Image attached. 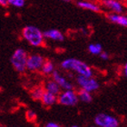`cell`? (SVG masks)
Masks as SVG:
<instances>
[{"label":"cell","instance_id":"ac0fdd59","mask_svg":"<svg viewBox=\"0 0 127 127\" xmlns=\"http://www.w3.org/2000/svg\"><path fill=\"white\" fill-rule=\"evenodd\" d=\"M88 50L93 55H100L102 53V45L100 44H91L88 46Z\"/></svg>","mask_w":127,"mask_h":127},{"label":"cell","instance_id":"8992f818","mask_svg":"<svg viewBox=\"0 0 127 127\" xmlns=\"http://www.w3.org/2000/svg\"><path fill=\"white\" fill-rule=\"evenodd\" d=\"M77 84L80 85V87L87 90L89 92H94L99 88V83L92 77H87L82 74H79L76 78Z\"/></svg>","mask_w":127,"mask_h":127},{"label":"cell","instance_id":"ba28073f","mask_svg":"<svg viewBox=\"0 0 127 127\" xmlns=\"http://www.w3.org/2000/svg\"><path fill=\"white\" fill-rule=\"evenodd\" d=\"M53 79L58 83L59 85H60L63 89H64V90L73 89V85H72L70 82H68L63 75H61V74H59V72H57V71L53 72Z\"/></svg>","mask_w":127,"mask_h":127},{"label":"cell","instance_id":"4fadbf2b","mask_svg":"<svg viewBox=\"0 0 127 127\" xmlns=\"http://www.w3.org/2000/svg\"><path fill=\"white\" fill-rule=\"evenodd\" d=\"M108 18L114 23L122 26V27H127V16H121V15H117V14H113V15H109Z\"/></svg>","mask_w":127,"mask_h":127},{"label":"cell","instance_id":"44dd1931","mask_svg":"<svg viewBox=\"0 0 127 127\" xmlns=\"http://www.w3.org/2000/svg\"><path fill=\"white\" fill-rule=\"evenodd\" d=\"M100 57L102 59H103V60H108L109 59V55L107 53H101L100 54Z\"/></svg>","mask_w":127,"mask_h":127},{"label":"cell","instance_id":"7a4b0ae2","mask_svg":"<svg viewBox=\"0 0 127 127\" xmlns=\"http://www.w3.org/2000/svg\"><path fill=\"white\" fill-rule=\"evenodd\" d=\"M23 36L33 46H40L44 42V33L34 26H27L23 29Z\"/></svg>","mask_w":127,"mask_h":127},{"label":"cell","instance_id":"30bf717a","mask_svg":"<svg viewBox=\"0 0 127 127\" xmlns=\"http://www.w3.org/2000/svg\"><path fill=\"white\" fill-rule=\"evenodd\" d=\"M57 101H58V98H57L56 95L50 93V92H47V91H45L42 97V103L46 106L53 105Z\"/></svg>","mask_w":127,"mask_h":127},{"label":"cell","instance_id":"52a82bcc","mask_svg":"<svg viewBox=\"0 0 127 127\" xmlns=\"http://www.w3.org/2000/svg\"><path fill=\"white\" fill-rule=\"evenodd\" d=\"M45 63L44 57L39 55H32L28 56L27 64V69L29 71H37L42 68L43 64Z\"/></svg>","mask_w":127,"mask_h":127},{"label":"cell","instance_id":"8fae6325","mask_svg":"<svg viewBox=\"0 0 127 127\" xmlns=\"http://www.w3.org/2000/svg\"><path fill=\"white\" fill-rule=\"evenodd\" d=\"M45 91L47 92H50L52 94H55V95H59L60 94V89H61V86L59 85V84L55 80H52V81H48L45 84Z\"/></svg>","mask_w":127,"mask_h":127},{"label":"cell","instance_id":"603a6c76","mask_svg":"<svg viewBox=\"0 0 127 127\" xmlns=\"http://www.w3.org/2000/svg\"><path fill=\"white\" fill-rule=\"evenodd\" d=\"M0 4L3 6H5V5H8V0H0Z\"/></svg>","mask_w":127,"mask_h":127},{"label":"cell","instance_id":"9a60e30c","mask_svg":"<svg viewBox=\"0 0 127 127\" xmlns=\"http://www.w3.org/2000/svg\"><path fill=\"white\" fill-rule=\"evenodd\" d=\"M78 97H79L80 101L85 102V103H90L91 101L93 100L91 92H89L87 90H85L83 88L79 91V93H78Z\"/></svg>","mask_w":127,"mask_h":127},{"label":"cell","instance_id":"3957f363","mask_svg":"<svg viewBox=\"0 0 127 127\" xmlns=\"http://www.w3.org/2000/svg\"><path fill=\"white\" fill-rule=\"evenodd\" d=\"M27 59H28V56L27 52L22 48H18L14 52L11 56L10 63L16 71L19 73H23L27 69Z\"/></svg>","mask_w":127,"mask_h":127},{"label":"cell","instance_id":"d4e9b609","mask_svg":"<svg viewBox=\"0 0 127 127\" xmlns=\"http://www.w3.org/2000/svg\"><path fill=\"white\" fill-rule=\"evenodd\" d=\"M64 1H70V0H64Z\"/></svg>","mask_w":127,"mask_h":127},{"label":"cell","instance_id":"cb8c5ba5","mask_svg":"<svg viewBox=\"0 0 127 127\" xmlns=\"http://www.w3.org/2000/svg\"><path fill=\"white\" fill-rule=\"evenodd\" d=\"M124 72H125V75L127 77V63L125 64V68H124Z\"/></svg>","mask_w":127,"mask_h":127},{"label":"cell","instance_id":"5b68a950","mask_svg":"<svg viewBox=\"0 0 127 127\" xmlns=\"http://www.w3.org/2000/svg\"><path fill=\"white\" fill-rule=\"evenodd\" d=\"M79 100L78 95L75 94L73 89L64 90L62 94H60L58 96V102L63 105L66 106H74L75 105Z\"/></svg>","mask_w":127,"mask_h":127},{"label":"cell","instance_id":"d6986e66","mask_svg":"<svg viewBox=\"0 0 127 127\" xmlns=\"http://www.w3.org/2000/svg\"><path fill=\"white\" fill-rule=\"evenodd\" d=\"M8 4L16 7H22L25 5V0H8Z\"/></svg>","mask_w":127,"mask_h":127},{"label":"cell","instance_id":"e0dca14e","mask_svg":"<svg viewBox=\"0 0 127 127\" xmlns=\"http://www.w3.org/2000/svg\"><path fill=\"white\" fill-rule=\"evenodd\" d=\"M42 72L45 74H53L54 72V64L50 61H46L44 63L42 68H41Z\"/></svg>","mask_w":127,"mask_h":127},{"label":"cell","instance_id":"7402d4cb","mask_svg":"<svg viewBox=\"0 0 127 127\" xmlns=\"http://www.w3.org/2000/svg\"><path fill=\"white\" fill-rule=\"evenodd\" d=\"M45 126L46 127H59V125H57V124H56V123L50 122V123H47Z\"/></svg>","mask_w":127,"mask_h":127},{"label":"cell","instance_id":"ffe728a7","mask_svg":"<svg viewBox=\"0 0 127 127\" xmlns=\"http://www.w3.org/2000/svg\"><path fill=\"white\" fill-rule=\"evenodd\" d=\"M27 118L29 121H34L35 118H36V114H35V113L34 112H33V111H27Z\"/></svg>","mask_w":127,"mask_h":127},{"label":"cell","instance_id":"5bb4252c","mask_svg":"<svg viewBox=\"0 0 127 127\" xmlns=\"http://www.w3.org/2000/svg\"><path fill=\"white\" fill-rule=\"evenodd\" d=\"M77 5L82 8H85V9L94 11V12H98L100 10L98 5H95V4L91 2H86V1H79V2H77Z\"/></svg>","mask_w":127,"mask_h":127},{"label":"cell","instance_id":"9c48e42d","mask_svg":"<svg viewBox=\"0 0 127 127\" xmlns=\"http://www.w3.org/2000/svg\"><path fill=\"white\" fill-rule=\"evenodd\" d=\"M44 35L45 38L54 40V41H59L61 42L64 40V34L57 29H50L44 32Z\"/></svg>","mask_w":127,"mask_h":127},{"label":"cell","instance_id":"277c9868","mask_svg":"<svg viewBox=\"0 0 127 127\" xmlns=\"http://www.w3.org/2000/svg\"><path fill=\"white\" fill-rule=\"evenodd\" d=\"M95 124L100 127H117L119 121L113 115L107 114H99L95 118Z\"/></svg>","mask_w":127,"mask_h":127},{"label":"cell","instance_id":"7c38bea8","mask_svg":"<svg viewBox=\"0 0 127 127\" xmlns=\"http://www.w3.org/2000/svg\"><path fill=\"white\" fill-rule=\"evenodd\" d=\"M103 4L107 6L108 8L112 9L113 11H114L115 13H121L123 11V6L120 4V2L116 1V0H104Z\"/></svg>","mask_w":127,"mask_h":127},{"label":"cell","instance_id":"2e32d148","mask_svg":"<svg viewBox=\"0 0 127 127\" xmlns=\"http://www.w3.org/2000/svg\"><path fill=\"white\" fill-rule=\"evenodd\" d=\"M45 91L42 87H36L31 92V96L34 100H42Z\"/></svg>","mask_w":127,"mask_h":127},{"label":"cell","instance_id":"6da1fadb","mask_svg":"<svg viewBox=\"0 0 127 127\" xmlns=\"http://www.w3.org/2000/svg\"><path fill=\"white\" fill-rule=\"evenodd\" d=\"M61 66L62 68L65 69V70H72V71L76 72L78 74H82L85 76L92 77L93 75V71L90 66L78 59H65L61 63Z\"/></svg>","mask_w":127,"mask_h":127}]
</instances>
